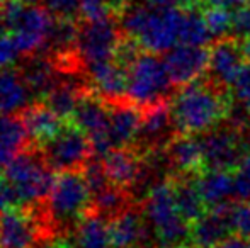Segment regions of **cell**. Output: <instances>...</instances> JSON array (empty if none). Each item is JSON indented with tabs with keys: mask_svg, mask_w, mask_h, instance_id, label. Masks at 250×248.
<instances>
[{
	"mask_svg": "<svg viewBox=\"0 0 250 248\" xmlns=\"http://www.w3.org/2000/svg\"><path fill=\"white\" fill-rule=\"evenodd\" d=\"M119 12L123 33L145 51L167 53L181 44L184 5L179 0H131Z\"/></svg>",
	"mask_w": 250,
	"mask_h": 248,
	"instance_id": "1",
	"label": "cell"
},
{
	"mask_svg": "<svg viewBox=\"0 0 250 248\" xmlns=\"http://www.w3.org/2000/svg\"><path fill=\"white\" fill-rule=\"evenodd\" d=\"M174 126L181 134H204L230 114V100L220 85L191 82L181 85L170 102Z\"/></svg>",
	"mask_w": 250,
	"mask_h": 248,
	"instance_id": "2",
	"label": "cell"
},
{
	"mask_svg": "<svg viewBox=\"0 0 250 248\" xmlns=\"http://www.w3.org/2000/svg\"><path fill=\"white\" fill-rule=\"evenodd\" d=\"M55 19L46 7L36 3L7 0L0 7V27L10 33L24 57H33L48 48Z\"/></svg>",
	"mask_w": 250,
	"mask_h": 248,
	"instance_id": "3",
	"label": "cell"
},
{
	"mask_svg": "<svg viewBox=\"0 0 250 248\" xmlns=\"http://www.w3.org/2000/svg\"><path fill=\"white\" fill-rule=\"evenodd\" d=\"M145 219L162 247H174L191 238L189 223L175 202L174 182H158L150 187L145 199Z\"/></svg>",
	"mask_w": 250,
	"mask_h": 248,
	"instance_id": "4",
	"label": "cell"
},
{
	"mask_svg": "<svg viewBox=\"0 0 250 248\" xmlns=\"http://www.w3.org/2000/svg\"><path fill=\"white\" fill-rule=\"evenodd\" d=\"M3 177L14 187L22 206L46 201L56 175L43 153L24 150L3 169Z\"/></svg>",
	"mask_w": 250,
	"mask_h": 248,
	"instance_id": "5",
	"label": "cell"
},
{
	"mask_svg": "<svg viewBox=\"0 0 250 248\" xmlns=\"http://www.w3.org/2000/svg\"><path fill=\"white\" fill-rule=\"evenodd\" d=\"M48 201V216L58 225L79 223L92 208V192L82 172H56Z\"/></svg>",
	"mask_w": 250,
	"mask_h": 248,
	"instance_id": "6",
	"label": "cell"
},
{
	"mask_svg": "<svg viewBox=\"0 0 250 248\" xmlns=\"http://www.w3.org/2000/svg\"><path fill=\"white\" fill-rule=\"evenodd\" d=\"M128 92L129 102L138 107H148L164 100L174 85L167 72L165 61L157 53H140L128 65Z\"/></svg>",
	"mask_w": 250,
	"mask_h": 248,
	"instance_id": "7",
	"label": "cell"
},
{
	"mask_svg": "<svg viewBox=\"0 0 250 248\" xmlns=\"http://www.w3.org/2000/svg\"><path fill=\"white\" fill-rule=\"evenodd\" d=\"M121 26L112 16H105L96 20H83L80 24L77 55L83 66L92 68L96 65L116 60L121 46Z\"/></svg>",
	"mask_w": 250,
	"mask_h": 248,
	"instance_id": "8",
	"label": "cell"
},
{
	"mask_svg": "<svg viewBox=\"0 0 250 248\" xmlns=\"http://www.w3.org/2000/svg\"><path fill=\"white\" fill-rule=\"evenodd\" d=\"M43 158L55 172L82 169L92 155L90 139L75 123L65 124L41 148Z\"/></svg>",
	"mask_w": 250,
	"mask_h": 248,
	"instance_id": "9",
	"label": "cell"
},
{
	"mask_svg": "<svg viewBox=\"0 0 250 248\" xmlns=\"http://www.w3.org/2000/svg\"><path fill=\"white\" fill-rule=\"evenodd\" d=\"M109 116L111 109L107 107V100L92 90H83L72 116L73 123L89 136L94 155L101 158L114 150L109 136Z\"/></svg>",
	"mask_w": 250,
	"mask_h": 248,
	"instance_id": "10",
	"label": "cell"
},
{
	"mask_svg": "<svg viewBox=\"0 0 250 248\" xmlns=\"http://www.w3.org/2000/svg\"><path fill=\"white\" fill-rule=\"evenodd\" d=\"M201 143H203L204 169L231 170L245 155L240 133L231 128L211 129L204 133Z\"/></svg>",
	"mask_w": 250,
	"mask_h": 248,
	"instance_id": "11",
	"label": "cell"
},
{
	"mask_svg": "<svg viewBox=\"0 0 250 248\" xmlns=\"http://www.w3.org/2000/svg\"><path fill=\"white\" fill-rule=\"evenodd\" d=\"M165 66L174 85H186L196 82L208 72L209 51L204 46L177 44L165 53Z\"/></svg>",
	"mask_w": 250,
	"mask_h": 248,
	"instance_id": "12",
	"label": "cell"
},
{
	"mask_svg": "<svg viewBox=\"0 0 250 248\" xmlns=\"http://www.w3.org/2000/svg\"><path fill=\"white\" fill-rule=\"evenodd\" d=\"M40 223L31 211L10 208L0 211V248H34Z\"/></svg>",
	"mask_w": 250,
	"mask_h": 248,
	"instance_id": "13",
	"label": "cell"
},
{
	"mask_svg": "<svg viewBox=\"0 0 250 248\" xmlns=\"http://www.w3.org/2000/svg\"><path fill=\"white\" fill-rule=\"evenodd\" d=\"M244 58L245 55L242 51V44L228 38L218 39L209 50V66H208L213 82L220 87H231L238 72L245 65Z\"/></svg>",
	"mask_w": 250,
	"mask_h": 248,
	"instance_id": "14",
	"label": "cell"
},
{
	"mask_svg": "<svg viewBox=\"0 0 250 248\" xmlns=\"http://www.w3.org/2000/svg\"><path fill=\"white\" fill-rule=\"evenodd\" d=\"M230 206L209 208L191 226V242L196 248H214L228 238L231 228Z\"/></svg>",
	"mask_w": 250,
	"mask_h": 248,
	"instance_id": "15",
	"label": "cell"
},
{
	"mask_svg": "<svg viewBox=\"0 0 250 248\" xmlns=\"http://www.w3.org/2000/svg\"><path fill=\"white\" fill-rule=\"evenodd\" d=\"M94 92L109 104L119 102L128 92V70L119 61H105L89 68Z\"/></svg>",
	"mask_w": 250,
	"mask_h": 248,
	"instance_id": "16",
	"label": "cell"
},
{
	"mask_svg": "<svg viewBox=\"0 0 250 248\" xmlns=\"http://www.w3.org/2000/svg\"><path fill=\"white\" fill-rule=\"evenodd\" d=\"M142 116L143 113H140V107L133 102L112 104L109 116V136L114 148H128L131 143L138 141Z\"/></svg>",
	"mask_w": 250,
	"mask_h": 248,
	"instance_id": "17",
	"label": "cell"
},
{
	"mask_svg": "<svg viewBox=\"0 0 250 248\" xmlns=\"http://www.w3.org/2000/svg\"><path fill=\"white\" fill-rule=\"evenodd\" d=\"M109 182L121 189H129L143 179V163L128 148H114L102 158Z\"/></svg>",
	"mask_w": 250,
	"mask_h": 248,
	"instance_id": "18",
	"label": "cell"
},
{
	"mask_svg": "<svg viewBox=\"0 0 250 248\" xmlns=\"http://www.w3.org/2000/svg\"><path fill=\"white\" fill-rule=\"evenodd\" d=\"M174 128L170 106H167L164 100L151 104L143 111L138 143L148 148L162 146L164 143L170 141V133Z\"/></svg>",
	"mask_w": 250,
	"mask_h": 248,
	"instance_id": "19",
	"label": "cell"
},
{
	"mask_svg": "<svg viewBox=\"0 0 250 248\" xmlns=\"http://www.w3.org/2000/svg\"><path fill=\"white\" fill-rule=\"evenodd\" d=\"M145 216L131 208H126L114 214L109 223L112 248H138L146 240Z\"/></svg>",
	"mask_w": 250,
	"mask_h": 248,
	"instance_id": "20",
	"label": "cell"
},
{
	"mask_svg": "<svg viewBox=\"0 0 250 248\" xmlns=\"http://www.w3.org/2000/svg\"><path fill=\"white\" fill-rule=\"evenodd\" d=\"M33 97L22 72L12 66L0 70V114L22 113Z\"/></svg>",
	"mask_w": 250,
	"mask_h": 248,
	"instance_id": "21",
	"label": "cell"
},
{
	"mask_svg": "<svg viewBox=\"0 0 250 248\" xmlns=\"http://www.w3.org/2000/svg\"><path fill=\"white\" fill-rule=\"evenodd\" d=\"M167 160L179 173L189 175L204 169L203 143L196 134H181L170 139L167 145Z\"/></svg>",
	"mask_w": 250,
	"mask_h": 248,
	"instance_id": "22",
	"label": "cell"
},
{
	"mask_svg": "<svg viewBox=\"0 0 250 248\" xmlns=\"http://www.w3.org/2000/svg\"><path fill=\"white\" fill-rule=\"evenodd\" d=\"M196 182L208 209L228 206L230 199L235 197V179L230 170L204 169Z\"/></svg>",
	"mask_w": 250,
	"mask_h": 248,
	"instance_id": "23",
	"label": "cell"
},
{
	"mask_svg": "<svg viewBox=\"0 0 250 248\" xmlns=\"http://www.w3.org/2000/svg\"><path fill=\"white\" fill-rule=\"evenodd\" d=\"M29 138L22 117L16 114H0V169L3 170L26 150Z\"/></svg>",
	"mask_w": 250,
	"mask_h": 248,
	"instance_id": "24",
	"label": "cell"
},
{
	"mask_svg": "<svg viewBox=\"0 0 250 248\" xmlns=\"http://www.w3.org/2000/svg\"><path fill=\"white\" fill-rule=\"evenodd\" d=\"M21 117L26 124L31 139L40 143V145L50 141L53 136L65 126L62 117L44 102H34L27 106L21 113Z\"/></svg>",
	"mask_w": 250,
	"mask_h": 248,
	"instance_id": "25",
	"label": "cell"
},
{
	"mask_svg": "<svg viewBox=\"0 0 250 248\" xmlns=\"http://www.w3.org/2000/svg\"><path fill=\"white\" fill-rule=\"evenodd\" d=\"M56 70H58V66L51 58L33 55V57H27L26 65L21 72H22L33 95L44 99V95L58 83L55 78Z\"/></svg>",
	"mask_w": 250,
	"mask_h": 248,
	"instance_id": "26",
	"label": "cell"
},
{
	"mask_svg": "<svg viewBox=\"0 0 250 248\" xmlns=\"http://www.w3.org/2000/svg\"><path fill=\"white\" fill-rule=\"evenodd\" d=\"M77 245L79 248H112L104 216L89 211L77 223Z\"/></svg>",
	"mask_w": 250,
	"mask_h": 248,
	"instance_id": "27",
	"label": "cell"
},
{
	"mask_svg": "<svg viewBox=\"0 0 250 248\" xmlns=\"http://www.w3.org/2000/svg\"><path fill=\"white\" fill-rule=\"evenodd\" d=\"M174 194L179 211L188 223H194L196 219L206 212L208 206L204 202L203 195H201L196 180L182 177L181 180L174 182Z\"/></svg>",
	"mask_w": 250,
	"mask_h": 248,
	"instance_id": "28",
	"label": "cell"
},
{
	"mask_svg": "<svg viewBox=\"0 0 250 248\" xmlns=\"http://www.w3.org/2000/svg\"><path fill=\"white\" fill-rule=\"evenodd\" d=\"M83 90L79 85L70 82H58L50 92L44 95L43 102L50 109L55 111L62 119H68L73 116L77 109V104L80 100Z\"/></svg>",
	"mask_w": 250,
	"mask_h": 248,
	"instance_id": "29",
	"label": "cell"
},
{
	"mask_svg": "<svg viewBox=\"0 0 250 248\" xmlns=\"http://www.w3.org/2000/svg\"><path fill=\"white\" fill-rule=\"evenodd\" d=\"M211 33L204 20V14L199 5H184V20L181 31V44L191 46H206L211 41Z\"/></svg>",
	"mask_w": 250,
	"mask_h": 248,
	"instance_id": "30",
	"label": "cell"
},
{
	"mask_svg": "<svg viewBox=\"0 0 250 248\" xmlns=\"http://www.w3.org/2000/svg\"><path fill=\"white\" fill-rule=\"evenodd\" d=\"M126 208H128V197H126L125 189L114 186V184H107L92 195V209L102 216L112 218Z\"/></svg>",
	"mask_w": 250,
	"mask_h": 248,
	"instance_id": "31",
	"label": "cell"
},
{
	"mask_svg": "<svg viewBox=\"0 0 250 248\" xmlns=\"http://www.w3.org/2000/svg\"><path fill=\"white\" fill-rule=\"evenodd\" d=\"M203 14L211 36L216 38V39L227 38L233 31V16H231L228 9L208 5V9Z\"/></svg>",
	"mask_w": 250,
	"mask_h": 248,
	"instance_id": "32",
	"label": "cell"
},
{
	"mask_svg": "<svg viewBox=\"0 0 250 248\" xmlns=\"http://www.w3.org/2000/svg\"><path fill=\"white\" fill-rule=\"evenodd\" d=\"M235 197L238 201H250V153H245L233 169Z\"/></svg>",
	"mask_w": 250,
	"mask_h": 248,
	"instance_id": "33",
	"label": "cell"
},
{
	"mask_svg": "<svg viewBox=\"0 0 250 248\" xmlns=\"http://www.w3.org/2000/svg\"><path fill=\"white\" fill-rule=\"evenodd\" d=\"M82 173L87 180V186H89L90 192L92 195L96 192H99L102 187H105L109 182V177L105 173V169H104V163L99 162V160H92L89 158V162L82 167Z\"/></svg>",
	"mask_w": 250,
	"mask_h": 248,
	"instance_id": "34",
	"label": "cell"
},
{
	"mask_svg": "<svg viewBox=\"0 0 250 248\" xmlns=\"http://www.w3.org/2000/svg\"><path fill=\"white\" fill-rule=\"evenodd\" d=\"M230 89L242 109H245L250 114V63L242 66Z\"/></svg>",
	"mask_w": 250,
	"mask_h": 248,
	"instance_id": "35",
	"label": "cell"
},
{
	"mask_svg": "<svg viewBox=\"0 0 250 248\" xmlns=\"http://www.w3.org/2000/svg\"><path fill=\"white\" fill-rule=\"evenodd\" d=\"M231 228L237 235L250 240V201H242L230 209Z\"/></svg>",
	"mask_w": 250,
	"mask_h": 248,
	"instance_id": "36",
	"label": "cell"
},
{
	"mask_svg": "<svg viewBox=\"0 0 250 248\" xmlns=\"http://www.w3.org/2000/svg\"><path fill=\"white\" fill-rule=\"evenodd\" d=\"M82 0H44V7L58 19H77L80 17Z\"/></svg>",
	"mask_w": 250,
	"mask_h": 248,
	"instance_id": "37",
	"label": "cell"
},
{
	"mask_svg": "<svg viewBox=\"0 0 250 248\" xmlns=\"http://www.w3.org/2000/svg\"><path fill=\"white\" fill-rule=\"evenodd\" d=\"M21 57V51L17 50L16 41L10 36V33H0V70L9 68Z\"/></svg>",
	"mask_w": 250,
	"mask_h": 248,
	"instance_id": "38",
	"label": "cell"
},
{
	"mask_svg": "<svg viewBox=\"0 0 250 248\" xmlns=\"http://www.w3.org/2000/svg\"><path fill=\"white\" fill-rule=\"evenodd\" d=\"M231 33L238 38L250 36V2L244 3L233 14V31Z\"/></svg>",
	"mask_w": 250,
	"mask_h": 248,
	"instance_id": "39",
	"label": "cell"
},
{
	"mask_svg": "<svg viewBox=\"0 0 250 248\" xmlns=\"http://www.w3.org/2000/svg\"><path fill=\"white\" fill-rule=\"evenodd\" d=\"M10 208H21V201L5 177H0V211Z\"/></svg>",
	"mask_w": 250,
	"mask_h": 248,
	"instance_id": "40",
	"label": "cell"
},
{
	"mask_svg": "<svg viewBox=\"0 0 250 248\" xmlns=\"http://www.w3.org/2000/svg\"><path fill=\"white\" fill-rule=\"evenodd\" d=\"M214 248H250V240L244 238V236H228L221 243H218Z\"/></svg>",
	"mask_w": 250,
	"mask_h": 248,
	"instance_id": "41",
	"label": "cell"
},
{
	"mask_svg": "<svg viewBox=\"0 0 250 248\" xmlns=\"http://www.w3.org/2000/svg\"><path fill=\"white\" fill-rule=\"evenodd\" d=\"M206 5H213V7H223V9H240L244 3H247V0H204Z\"/></svg>",
	"mask_w": 250,
	"mask_h": 248,
	"instance_id": "42",
	"label": "cell"
},
{
	"mask_svg": "<svg viewBox=\"0 0 250 248\" xmlns=\"http://www.w3.org/2000/svg\"><path fill=\"white\" fill-rule=\"evenodd\" d=\"M34 248H72L65 240H51L48 236V240H44L43 243H36Z\"/></svg>",
	"mask_w": 250,
	"mask_h": 248,
	"instance_id": "43",
	"label": "cell"
},
{
	"mask_svg": "<svg viewBox=\"0 0 250 248\" xmlns=\"http://www.w3.org/2000/svg\"><path fill=\"white\" fill-rule=\"evenodd\" d=\"M242 51H244L245 58L250 61V36L244 38V43H242Z\"/></svg>",
	"mask_w": 250,
	"mask_h": 248,
	"instance_id": "44",
	"label": "cell"
},
{
	"mask_svg": "<svg viewBox=\"0 0 250 248\" xmlns=\"http://www.w3.org/2000/svg\"><path fill=\"white\" fill-rule=\"evenodd\" d=\"M201 2H204V0H179V3L181 5H201Z\"/></svg>",
	"mask_w": 250,
	"mask_h": 248,
	"instance_id": "45",
	"label": "cell"
},
{
	"mask_svg": "<svg viewBox=\"0 0 250 248\" xmlns=\"http://www.w3.org/2000/svg\"><path fill=\"white\" fill-rule=\"evenodd\" d=\"M164 248H192V247H188L186 243H181V245H174V247H164Z\"/></svg>",
	"mask_w": 250,
	"mask_h": 248,
	"instance_id": "46",
	"label": "cell"
},
{
	"mask_svg": "<svg viewBox=\"0 0 250 248\" xmlns=\"http://www.w3.org/2000/svg\"><path fill=\"white\" fill-rule=\"evenodd\" d=\"M19 2H22V3H38L40 0H19Z\"/></svg>",
	"mask_w": 250,
	"mask_h": 248,
	"instance_id": "47",
	"label": "cell"
},
{
	"mask_svg": "<svg viewBox=\"0 0 250 248\" xmlns=\"http://www.w3.org/2000/svg\"><path fill=\"white\" fill-rule=\"evenodd\" d=\"M249 139H250V136H249Z\"/></svg>",
	"mask_w": 250,
	"mask_h": 248,
	"instance_id": "48",
	"label": "cell"
}]
</instances>
